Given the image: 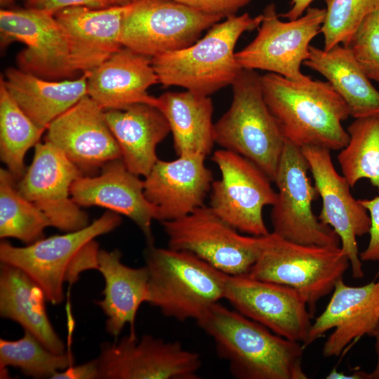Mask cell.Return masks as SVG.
I'll use <instances>...</instances> for the list:
<instances>
[{"instance_id": "obj_1", "label": "cell", "mask_w": 379, "mask_h": 379, "mask_svg": "<svg viewBox=\"0 0 379 379\" xmlns=\"http://www.w3.org/2000/svg\"><path fill=\"white\" fill-rule=\"evenodd\" d=\"M213 340L217 355L237 379H307L302 344L278 335L219 302L199 320Z\"/></svg>"}, {"instance_id": "obj_2", "label": "cell", "mask_w": 379, "mask_h": 379, "mask_svg": "<svg viewBox=\"0 0 379 379\" xmlns=\"http://www.w3.org/2000/svg\"><path fill=\"white\" fill-rule=\"evenodd\" d=\"M266 104L286 140L302 148L317 146L341 150L350 135L342 122L349 108L328 81H296L268 72L260 76Z\"/></svg>"}, {"instance_id": "obj_3", "label": "cell", "mask_w": 379, "mask_h": 379, "mask_svg": "<svg viewBox=\"0 0 379 379\" xmlns=\"http://www.w3.org/2000/svg\"><path fill=\"white\" fill-rule=\"evenodd\" d=\"M121 223L119 214L110 211L84 228L44 237L24 247L3 241L0 261L23 271L41 288L48 302L59 305L65 284L75 283L86 270H97L100 249L95 239Z\"/></svg>"}, {"instance_id": "obj_4", "label": "cell", "mask_w": 379, "mask_h": 379, "mask_svg": "<svg viewBox=\"0 0 379 379\" xmlns=\"http://www.w3.org/2000/svg\"><path fill=\"white\" fill-rule=\"evenodd\" d=\"M262 20V14L230 16L187 48L152 58L159 83L207 96L232 85L242 69L235 58L237 41L258 29Z\"/></svg>"}, {"instance_id": "obj_5", "label": "cell", "mask_w": 379, "mask_h": 379, "mask_svg": "<svg viewBox=\"0 0 379 379\" xmlns=\"http://www.w3.org/2000/svg\"><path fill=\"white\" fill-rule=\"evenodd\" d=\"M147 302L179 321L199 320L225 297L228 274L185 251L147 244Z\"/></svg>"}, {"instance_id": "obj_6", "label": "cell", "mask_w": 379, "mask_h": 379, "mask_svg": "<svg viewBox=\"0 0 379 379\" xmlns=\"http://www.w3.org/2000/svg\"><path fill=\"white\" fill-rule=\"evenodd\" d=\"M229 109L214 123L215 142L258 166L274 181L286 138L264 99L260 75L242 69Z\"/></svg>"}, {"instance_id": "obj_7", "label": "cell", "mask_w": 379, "mask_h": 379, "mask_svg": "<svg viewBox=\"0 0 379 379\" xmlns=\"http://www.w3.org/2000/svg\"><path fill=\"white\" fill-rule=\"evenodd\" d=\"M350 266L340 246L301 244L270 232L267 244L247 274L296 289L313 317L318 301L333 292Z\"/></svg>"}, {"instance_id": "obj_8", "label": "cell", "mask_w": 379, "mask_h": 379, "mask_svg": "<svg viewBox=\"0 0 379 379\" xmlns=\"http://www.w3.org/2000/svg\"><path fill=\"white\" fill-rule=\"evenodd\" d=\"M161 224L168 247L190 252L229 275L248 274L270 236V232L261 237L241 235L205 205Z\"/></svg>"}, {"instance_id": "obj_9", "label": "cell", "mask_w": 379, "mask_h": 379, "mask_svg": "<svg viewBox=\"0 0 379 379\" xmlns=\"http://www.w3.org/2000/svg\"><path fill=\"white\" fill-rule=\"evenodd\" d=\"M325 12V8L310 6L298 19L284 22L274 4L267 5L256 36L235 53L238 64L242 69L265 70L293 81L310 79L300 66L308 58L311 41L321 33Z\"/></svg>"}, {"instance_id": "obj_10", "label": "cell", "mask_w": 379, "mask_h": 379, "mask_svg": "<svg viewBox=\"0 0 379 379\" xmlns=\"http://www.w3.org/2000/svg\"><path fill=\"white\" fill-rule=\"evenodd\" d=\"M308 170L301 148L286 140L273 181L278 191L270 214L272 232L294 243L340 246L335 232L312 211L318 192Z\"/></svg>"}, {"instance_id": "obj_11", "label": "cell", "mask_w": 379, "mask_h": 379, "mask_svg": "<svg viewBox=\"0 0 379 379\" xmlns=\"http://www.w3.org/2000/svg\"><path fill=\"white\" fill-rule=\"evenodd\" d=\"M222 18L171 0H136L124 20L120 41L153 58L187 48Z\"/></svg>"}, {"instance_id": "obj_12", "label": "cell", "mask_w": 379, "mask_h": 379, "mask_svg": "<svg viewBox=\"0 0 379 379\" xmlns=\"http://www.w3.org/2000/svg\"><path fill=\"white\" fill-rule=\"evenodd\" d=\"M211 160L221 178L212 182L209 206L239 232L267 235L262 211L277 199L270 178L248 159L225 149L214 152Z\"/></svg>"}, {"instance_id": "obj_13", "label": "cell", "mask_w": 379, "mask_h": 379, "mask_svg": "<svg viewBox=\"0 0 379 379\" xmlns=\"http://www.w3.org/2000/svg\"><path fill=\"white\" fill-rule=\"evenodd\" d=\"M97 361L98 379H198L202 366L200 354L178 341L135 333L102 343Z\"/></svg>"}, {"instance_id": "obj_14", "label": "cell", "mask_w": 379, "mask_h": 379, "mask_svg": "<svg viewBox=\"0 0 379 379\" xmlns=\"http://www.w3.org/2000/svg\"><path fill=\"white\" fill-rule=\"evenodd\" d=\"M55 14L33 8H1V47L13 41L26 46L17 56L19 69L42 79L57 81L76 74L64 33Z\"/></svg>"}, {"instance_id": "obj_15", "label": "cell", "mask_w": 379, "mask_h": 379, "mask_svg": "<svg viewBox=\"0 0 379 379\" xmlns=\"http://www.w3.org/2000/svg\"><path fill=\"white\" fill-rule=\"evenodd\" d=\"M82 175L60 150L45 141L35 145L32 164L16 185L24 197L45 213L51 226L72 232L90 224L88 214L71 195L73 182Z\"/></svg>"}, {"instance_id": "obj_16", "label": "cell", "mask_w": 379, "mask_h": 379, "mask_svg": "<svg viewBox=\"0 0 379 379\" xmlns=\"http://www.w3.org/2000/svg\"><path fill=\"white\" fill-rule=\"evenodd\" d=\"M224 299L278 335L302 344L307 338L312 316L305 298L291 286L228 274Z\"/></svg>"}, {"instance_id": "obj_17", "label": "cell", "mask_w": 379, "mask_h": 379, "mask_svg": "<svg viewBox=\"0 0 379 379\" xmlns=\"http://www.w3.org/2000/svg\"><path fill=\"white\" fill-rule=\"evenodd\" d=\"M301 150L312 174L314 186L322 199L318 219L331 227L340 240V248L349 259L352 275L364 276L357 237L368 234L371 218L367 210L355 199L346 178L335 168L331 150L305 146Z\"/></svg>"}, {"instance_id": "obj_18", "label": "cell", "mask_w": 379, "mask_h": 379, "mask_svg": "<svg viewBox=\"0 0 379 379\" xmlns=\"http://www.w3.org/2000/svg\"><path fill=\"white\" fill-rule=\"evenodd\" d=\"M45 141L60 150L84 173L121 158L105 110L88 95L48 126Z\"/></svg>"}, {"instance_id": "obj_19", "label": "cell", "mask_w": 379, "mask_h": 379, "mask_svg": "<svg viewBox=\"0 0 379 379\" xmlns=\"http://www.w3.org/2000/svg\"><path fill=\"white\" fill-rule=\"evenodd\" d=\"M323 312L309 331L305 348L333 329L325 341L322 354L338 357L351 343L368 335L379 322V279L363 286H349L339 280Z\"/></svg>"}, {"instance_id": "obj_20", "label": "cell", "mask_w": 379, "mask_h": 379, "mask_svg": "<svg viewBox=\"0 0 379 379\" xmlns=\"http://www.w3.org/2000/svg\"><path fill=\"white\" fill-rule=\"evenodd\" d=\"M206 157L178 156L173 161L159 159L143 180L144 194L161 222L173 220L204 205L213 182Z\"/></svg>"}, {"instance_id": "obj_21", "label": "cell", "mask_w": 379, "mask_h": 379, "mask_svg": "<svg viewBox=\"0 0 379 379\" xmlns=\"http://www.w3.org/2000/svg\"><path fill=\"white\" fill-rule=\"evenodd\" d=\"M79 206H100L131 219L154 244L152 222L155 211L144 194L143 180L130 171L121 158L106 163L98 175H82L71 187Z\"/></svg>"}, {"instance_id": "obj_22", "label": "cell", "mask_w": 379, "mask_h": 379, "mask_svg": "<svg viewBox=\"0 0 379 379\" xmlns=\"http://www.w3.org/2000/svg\"><path fill=\"white\" fill-rule=\"evenodd\" d=\"M132 3L101 9L69 7L55 13L76 72L93 70L123 47L122 25Z\"/></svg>"}, {"instance_id": "obj_23", "label": "cell", "mask_w": 379, "mask_h": 379, "mask_svg": "<svg viewBox=\"0 0 379 379\" xmlns=\"http://www.w3.org/2000/svg\"><path fill=\"white\" fill-rule=\"evenodd\" d=\"M158 83L152 58L121 47L89 71L87 95L104 110L124 109L137 103L158 107V98L147 92Z\"/></svg>"}, {"instance_id": "obj_24", "label": "cell", "mask_w": 379, "mask_h": 379, "mask_svg": "<svg viewBox=\"0 0 379 379\" xmlns=\"http://www.w3.org/2000/svg\"><path fill=\"white\" fill-rule=\"evenodd\" d=\"M105 120L128 169L146 176L157 161V147L171 132L169 124L156 106L134 104L124 109L105 110Z\"/></svg>"}, {"instance_id": "obj_25", "label": "cell", "mask_w": 379, "mask_h": 379, "mask_svg": "<svg viewBox=\"0 0 379 379\" xmlns=\"http://www.w3.org/2000/svg\"><path fill=\"white\" fill-rule=\"evenodd\" d=\"M103 277V299L96 302L107 317L106 331L119 335L126 324L135 333L134 324L140 306L147 302L149 274L147 267H131L121 261V252L100 250L98 268Z\"/></svg>"}, {"instance_id": "obj_26", "label": "cell", "mask_w": 379, "mask_h": 379, "mask_svg": "<svg viewBox=\"0 0 379 379\" xmlns=\"http://www.w3.org/2000/svg\"><path fill=\"white\" fill-rule=\"evenodd\" d=\"M89 72L74 80L50 81L20 69L8 68L3 81L10 95L39 126L55 119L87 95Z\"/></svg>"}, {"instance_id": "obj_27", "label": "cell", "mask_w": 379, "mask_h": 379, "mask_svg": "<svg viewBox=\"0 0 379 379\" xmlns=\"http://www.w3.org/2000/svg\"><path fill=\"white\" fill-rule=\"evenodd\" d=\"M44 292L21 270L1 263L0 315L19 324L46 347L65 353V345L55 332L46 312Z\"/></svg>"}, {"instance_id": "obj_28", "label": "cell", "mask_w": 379, "mask_h": 379, "mask_svg": "<svg viewBox=\"0 0 379 379\" xmlns=\"http://www.w3.org/2000/svg\"><path fill=\"white\" fill-rule=\"evenodd\" d=\"M307 67L323 75L347 104L354 119L379 113V91L343 44L328 51L310 45Z\"/></svg>"}, {"instance_id": "obj_29", "label": "cell", "mask_w": 379, "mask_h": 379, "mask_svg": "<svg viewBox=\"0 0 379 379\" xmlns=\"http://www.w3.org/2000/svg\"><path fill=\"white\" fill-rule=\"evenodd\" d=\"M158 100V108L169 124L176 154L209 155L215 143L211 98L186 90L166 92Z\"/></svg>"}, {"instance_id": "obj_30", "label": "cell", "mask_w": 379, "mask_h": 379, "mask_svg": "<svg viewBox=\"0 0 379 379\" xmlns=\"http://www.w3.org/2000/svg\"><path fill=\"white\" fill-rule=\"evenodd\" d=\"M46 129L36 125L8 93L2 76L0 79V157L15 181L27 169V151L40 142Z\"/></svg>"}, {"instance_id": "obj_31", "label": "cell", "mask_w": 379, "mask_h": 379, "mask_svg": "<svg viewBox=\"0 0 379 379\" xmlns=\"http://www.w3.org/2000/svg\"><path fill=\"white\" fill-rule=\"evenodd\" d=\"M347 145L338 155L343 175L351 187L367 179L379 192V113L354 119Z\"/></svg>"}, {"instance_id": "obj_32", "label": "cell", "mask_w": 379, "mask_h": 379, "mask_svg": "<svg viewBox=\"0 0 379 379\" xmlns=\"http://www.w3.org/2000/svg\"><path fill=\"white\" fill-rule=\"evenodd\" d=\"M15 179L5 168L0 169V237L15 238L29 245L44 237L51 226L45 213L24 197Z\"/></svg>"}, {"instance_id": "obj_33", "label": "cell", "mask_w": 379, "mask_h": 379, "mask_svg": "<svg viewBox=\"0 0 379 379\" xmlns=\"http://www.w3.org/2000/svg\"><path fill=\"white\" fill-rule=\"evenodd\" d=\"M24 331L23 336L16 340L0 339L1 373L8 366H13L26 376L52 378L73 365L71 354L54 353L31 333Z\"/></svg>"}, {"instance_id": "obj_34", "label": "cell", "mask_w": 379, "mask_h": 379, "mask_svg": "<svg viewBox=\"0 0 379 379\" xmlns=\"http://www.w3.org/2000/svg\"><path fill=\"white\" fill-rule=\"evenodd\" d=\"M325 18L321 33L324 49L345 45L360 23L371 13L379 10V0H324Z\"/></svg>"}, {"instance_id": "obj_35", "label": "cell", "mask_w": 379, "mask_h": 379, "mask_svg": "<svg viewBox=\"0 0 379 379\" xmlns=\"http://www.w3.org/2000/svg\"><path fill=\"white\" fill-rule=\"evenodd\" d=\"M343 46L366 75L379 83V10L365 17Z\"/></svg>"}, {"instance_id": "obj_36", "label": "cell", "mask_w": 379, "mask_h": 379, "mask_svg": "<svg viewBox=\"0 0 379 379\" xmlns=\"http://www.w3.org/2000/svg\"><path fill=\"white\" fill-rule=\"evenodd\" d=\"M206 14L226 18L236 15L252 0H171Z\"/></svg>"}, {"instance_id": "obj_37", "label": "cell", "mask_w": 379, "mask_h": 379, "mask_svg": "<svg viewBox=\"0 0 379 379\" xmlns=\"http://www.w3.org/2000/svg\"><path fill=\"white\" fill-rule=\"evenodd\" d=\"M371 218L369 241L366 248L359 253L361 261H379V196L371 199H359Z\"/></svg>"}, {"instance_id": "obj_38", "label": "cell", "mask_w": 379, "mask_h": 379, "mask_svg": "<svg viewBox=\"0 0 379 379\" xmlns=\"http://www.w3.org/2000/svg\"><path fill=\"white\" fill-rule=\"evenodd\" d=\"M120 5L118 0H26L25 7L55 13L62 9L84 6L93 9L106 8Z\"/></svg>"}, {"instance_id": "obj_39", "label": "cell", "mask_w": 379, "mask_h": 379, "mask_svg": "<svg viewBox=\"0 0 379 379\" xmlns=\"http://www.w3.org/2000/svg\"><path fill=\"white\" fill-rule=\"evenodd\" d=\"M52 379H98L97 359L80 365H72L55 373Z\"/></svg>"}, {"instance_id": "obj_40", "label": "cell", "mask_w": 379, "mask_h": 379, "mask_svg": "<svg viewBox=\"0 0 379 379\" xmlns=\"http://www.w3.org/2000/svg\"><path fill=\"white\" fill-rule=\"evenodd\" d=\"M314 0H291L290 8L279 17L288 20L298 19L302 16Z\"/></svg>"}, {"instance_id": "obj_41", "label": "cell", "mask_w": 379, "mask_h": 379, "mask_svg": "<svg viewBox=\"0 0 379 379\" xmlns=\"http://www.w3.org/2000/svg\"><path fill=\"white\" fill-rule=\"evenodd\" d=\"M375 340V351L376 354V363L371 372L368 373L367 379H379V322L368 335Z\"/></svg>"}, {"instance_id": "obj_42", "label": "cell", "mask_w": 379, "mask_h": 379, "mask_svg": "<svg viewBox=\"0 0 379 379\" xmlns=\"http://www.w3.org/2000/svg\"><path fill=\"white\" fill-rule=\"evenodd\" d=\"M368 373L359 369L355 370L353 373L345 374L336 369L331 370L326 375V379H367Z\"/></svg>"}, {"instance_id": "obj_43", "label": "cell", "mask_w": 379, "mask_h": 379, "mask_svg": "<svg viewBox=\"0 0 379 379\" xmlns=\"http://www.w3.org/2000/svg\"><path fill=\"white\" fill-rule=\"evenodd\" d=\"M15 0H0V4L2 8H8L14 4Z\"/></svg>"}, {"instance_id": "obj_44", "label": "cell", "mask_w": 379, "mask_h": 379, "mask_svg": "<svg viewBox=\"0 0 379 379\" xmlns=\"http://www.w3.org/2000/svg\"><path fill=\"white\" fill-rule=\"evenodd\" d=\"M136 0H118L120 5H126L131 4Z\"/></svg>"}]
</instances>
